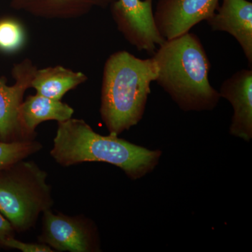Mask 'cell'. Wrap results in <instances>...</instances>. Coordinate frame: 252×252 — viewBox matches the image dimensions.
<instances>
[{
  "label": "cell",
  "mask_w": 252,
  "mask_h": 252,
  "mask_svg": "<svg viewBox=\"0 0 252 252\" xmlns=\"http://www.w3.org/2000/svg\"><path fill=\"white\" fill-rule=\"evenodd\" d=\"M50 155L63 167L106 162L122 169L130 180H137L154 171L162 152L141 147L114 134L99 135L85 121L71 118L58 122Z\"/></svg>",
  "instance_id": "6da1fadb"
},
{
  "label": "cell",
  "mask_w": 252,
  "mask_h": 252,
  "mask_svg": "<svg viewBox=\"0 0 252 252\" xmlns=\"http://www.w3.org/2000/svg\"><path fill=\"white\" fill-rule=\"evenodd\" d=\"M152 56L156 81L185 112L216 108L220 93L209 81L211 63L198 36L187 32L165 40Z\"/></svg>",
  "instance_id": "7a4b0ae2"
},
{
  "label": "cell",
  "mask_w": 252,
  "mask_h": 252,
  "mask_svg": "<svg viewBox=\"0 0 252 252\" xmlns=\"http://www.w3.org/2000/svg\"><path fill=\"white\" fill-rule=\"evenodd\" d=\"M157 76L152 58L139 59L126 51L109 56L104 66L99 109L109 133L121 135L140 123Z\"/></svg>",
  "instance_id": "3957f363"
},
{
  "label": "cell",
  "mask_w": 252,
  "mask_h": 252,
  "mask_svg": "<svg viewBox=\"0 0 252 252\" xmlns=\"http://www.w3.org/2000/svg\"><path fill=\"white\" fill-rule=\"evenodd\" d=\"M47 178L46 170L25 160L0 170V212L16 233L34 228L41 214L54 206Z\"/></svg>",
  "instance_id": "277c9868"
},
{
  "label": "cell",
  "mask_w": 252,
  "mask_h": 252,
  "mask_svg": "<svg viewBox=\"0 0 252 252\" xmlns=\"http://www.w3.org/2000/svg\"><path fill=\"white\" fill-rule=\"evenodd\" d=\"M37 240L54 252H100L97 228L91 219L56 214L51 209L43 212L42 228Z\"/></svg>",
  "instance_id": "5b68a950"
},
{
  "label": "cell",
  "mask_w": 252,
  "mask_h": 252,
  "mask_svg": "<svg viewBox=\"0 0 252 252\" xmlns=\"http://www.w3.org/2000/svg\"><path fill=\"white\" fill-rule=\"evenodd\" d=\"M152 4L153 0H115L112 5L119 31L131 45L152 56L165 41L154 22Z\"/></svg>",
  "instance_id": "8992f818"
},
{
  "label": "cell",
  "mask_w": 252,
  "mask_h": 252,
  "mask_svg": "<svg viewBox=\"0 0 252 252\" xmlns=\"http://www.w3.org/2000/svg\"><path fill=\"white\" fill-rule=\"evenodd\" d=\"M220 0H158L154 19L165 40L189 32L199 23L216 12Z\"/></svg>",
  "instance_id": "52a82bcc"
},
{
  "label": "cell",
  "mask_w": 252,
  "mask_h": 252,
  "mask_svg": "<svg viewBox=\"0 0 252 252\" xmlns=\"http://www.w3.org/2000/svg\"><path fill=\"white\" fill-rule=\"evenodd\" d=\"M37 68L30 60L16 64L13 69L15 84L6 85L0 79V141L4 142L31 140L19 120V108L25 93L31 88Z\"/></svg>",
  "instance_id": "ba28073f"
},
{
  "label": "cell",
  "mask_w": 252,
  "mask_h": 252,
  "mask_svg": "<svg viewBox=\"0 0 252 252\" xmlns=\"http://www.w3.org/2000/svg\"><path fill=\"white\" fill-rule=\"evenodd\" d=\"M220 97L230 102L233 109L230 135L250 142L252 139V70L243 69L220 85Z\"/></svg>",
  "instance_id": "9c48e42d"
},
{
  "label": "cell",
  "mask_w": 252,
  "mask_h": 252,
  "mask_svg": "<svg viewBox=\"0 0 252 252\" xmlns=\"http://www.w3.org/2000/svg\"><path fill=\"white\" fill-rule=\"evenodd\" d=\"M213 31L225 32L236 39L252 64V3L248 0H222L216 12L207 20Z\"/></svg>",
  "instance_id": "30bf717a"
},
{
  "label": "cell",
  "mask_w": 252,
  "mask_h": 252,
  "mask_svg": "<svg viewBox=\"0 0 252 252\" xmlns=\"http://www.w3.org/2000/svg\"><path fill=\"white\" fill-rule=\"evenodd\" d=\"M74 110L61 100L36 94L23 101L19 108V120L30 138L35 140V130L41 123L48 121L64 122L72 118Z\"/></svg>",
  "instance_id": "8fae6325"
},
{
  "label": "cell",
  "mask_w": 252,
  "mask_h": 252,
  "mask_svg": "<svg viewBox=\"0 0 252 252\" xmlns=\"http://www.w3.org/2000/svg\"><path fill=\"white\" fill-rule=\"evenodd\" d=\"M87 79L83 72L58 65L36 69L31 88L44 97L61 100L67 92L84 84Z\"/></svg>",
  "instance_id": "7c38bea8"
},
{
  "label": "cell",
  "mask_w": 252,
  "mask_h": 252,
  "mask_svg": "<svg viewBox=\"0 0 252 252\" xmlns=\"http://www.w3.org/2000/svg\"><path fill=\"white\" fill-rule=\"evenodd\" d=\"M25 7L37 16L69 18L81 16L94 6H106L115 0H24Z\"/></svg>",
  "instance_id": "4fadbf2b"
},
{
  "label": "cell",
  "mask_w": 252,
  "mask_h": 252,
  "mask_svg": "<svg viewBox=\"0 0 252 252\" xmlns=\"http://www.w3.org/2000/svg\"><path fill=\"white\" fill-rule=\"evenodd\" d=\"M42 144L36 140L4 142L0 141V170L15 162L25 160L42 149Z\"/></svg>",
  "instance_id": "5bb4252c"
},
{
  "label": "cell",
  "mask_w": 252,
  "mask_h": 252,
  "mask_svg": "<svg viewBox=\"0 0 252 252\" xmlns=\"http://www.w3.org/2000/svg\"><path fill=\"white\" fill-rule=\"evenodd\" d=\"M26 33L22 23L14 18L0 20V51L14 54L23 48Z\"/></svg>",
  "instance_id": "9a60e30c"
},
{
  "label": "cell",
  "mask_w": 252,
  "mask_h": 252,
  "mask_svg": "<svg viewBox=\"0 0 252 252\" xmlns=\"http://www.w3.org/2000/svg\"><path fill=\"white\" fill-rule=\"evenodd\" d=\"M5 249H12L23 252H54L48 245L41 243H25L11 238L6 242Z\"/></svg>",
  "instance_id": "2e32d148"
},
{
  "label": "cell",
  "mask_w": 252,
  "mask_h": 252,
  "mask_svg": "<svg viewBox=\"0 0 252 252\" xmlns=\"http://www.w3.org/2000/svg\"><path fill=\"white\" fill-rule=\"evenodd\" d=\"M16 231L9 220L0 212V250L4 248L5 243L9 239L14 238Z\"/></svg>",
  "instance_id": "e0dca14e"
}]
</instances>
